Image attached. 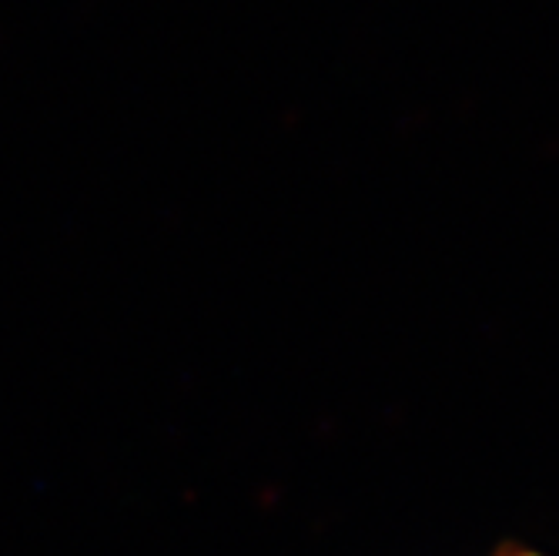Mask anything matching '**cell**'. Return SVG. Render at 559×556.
<instances>
[{"mask_svg": "<svg viewBox=\"0 0 559 556\" xmlns=\"http://www.w3.org/2000/svg\"><path fill=\"white\" fill-rule=\"evenodd\" d=\"M513 556H533V553H513Z\"/></svg>", "mask_w": 559, "mask_h": 556, "instance_id": "cell-1", "label": "cell"}]
</instances>
